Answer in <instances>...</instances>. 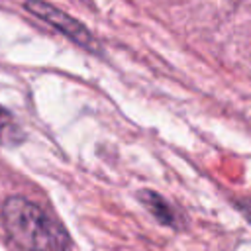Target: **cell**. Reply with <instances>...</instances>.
Instances as JSON below:
<instances>
[{
  "label": "cell",
  "instance_id": "3957f363",
  "mask_svg": "<svg viewBox=\"0 0 251 251\" xmlns=\"http://www.w3.org/2000/svg\"><path fill=\"white\" fill-rule=\"evenodd\" d=\"M139 202L145 206V210L151 212V216L159 222V224H165V226H171V227H180V222H178V214L176 210L157 192L153 190H141L137 194Z\"/></svg>",
  "mask_w": 251,
  "mask_h": 251
},
{
  "label": "cell",
  "instance_id": "7a4b0ae2",
  "mask_svg": "<svg viewBox=\"0 0 251 251\" xmlns=\"http://www.w3.org/2000/svg\"><path fill=\"white\" fill-rule=\"evenodd\" d=\"M24 8L29 14H33L35 18H39L45 24H49L51 27H55L57 31H61L63 35H67L78 47H82L90 53H96V55L102 53V47H100L98 39L92 35V31L88 27H84L76 18L63 12L61 8H57L45 0H24Z\"/></svg>",
  "mask_w": 251,
  "mask_h": 251
},
{
  "label": "cell",
  "instance_id": "6da1fadb",
  "mask_svg": "<svg viewBox=\"0 0 251 251\" xmlns=\"http://www.w3.org/2000/svg\"><path fill=\"white\" fill-rule=\"evenodd\" d=\"M2 222L10 241L20 251H67L71 247L67 229L43 208L22 196H10L4 202Z\"/></svg>",
  "mask_w": 251,
  "mask_h": 251
},
{
  "label": "cell",
  "instance_id": "277c9868",
  "mask_svg": "<svg viewBox=\"0 0 251 251\" xmlns=\"http://www.w3.org/2000/svg\"><path fill=\"white\" fill-rule=\"evenodd\" d=\"M24 139V131L18 120L0 106V145H18Z\"/></svg>",
  "mask_w": 251,
  "mask_h": 251
}]
</instances>
